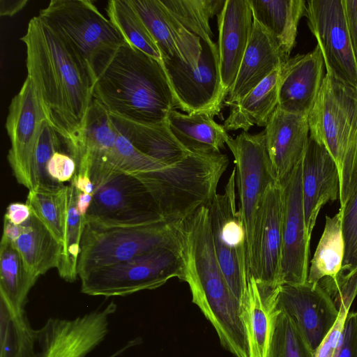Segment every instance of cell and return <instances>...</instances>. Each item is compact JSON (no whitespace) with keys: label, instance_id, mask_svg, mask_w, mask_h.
<instances>
[{"label":"cell","instance_id":"d6986e66","mask_svg":"<svg viewBox=\"0 0 357 357\" xmlns=\"http://www.w3.org/2000/svg\"><path fill=\"white\" fill-rule=\"evenodd\" d=\"M117 132L110 114L93 100L74 146L76 173L89 175L94 188L119 173L114 160Z\"/></svg>","mask_w":357,"mask_h":357},{"label":"cell","instance_id":"52a82bcc","mask_svg":"<svg viewBox=\"0 0 357 357\" xmlns=\"http://www.w3.org/2000/svg\"><path fill=\"white\" fill-rule=\"evenodd\" d=\"M89 73L92 82L98 62L126 41L109 18L89 0H52L40 10Z\"/></svg>","mask_w":357,"mask_h":357},{"label":"cell","instance_id":"d590c367","mask_svg":"<svg viewBox=\"0 0 357 357\" xmlns=\"http://www.w3.org/2000/svg\"><path fill=\"white\" fill-rule=\"evenodd\" d=\"M169 13L201 41L213 43L210 20L221 11L224 0H160Z\"/></svg>","mask_w":357,"mask_h":357},{"label":"cell","instance_id":"f6af8a7d","mask_svg":"<svg viewBox=\"0 0 357 357\" xmlns=\"http://www.w3.org/2000/svg\"><path fill=\"white\" fill-rule=\"evenodd\" d=\"M347 26L357 61V0H342Z\"/></svg>","mask_w":357,"mask_h":357},{"label":"cell","instance_id":"277c9868","mask_svg":"<svg viewBox=\"0 0 357 357\" xmlns=\"http://www.w3.org/2000/svg\"><path fill=\"white\" fill-rule=\"evenodd\" d=\"M228 164L222 153H191L174 165L130 174L146 188L164 220L183 222L213 200Z\"/></svg>","mask_w":357,"mask_h":357},{"label":"cell","instance_id":"8fae6325","mask_svg":"<svg viewBox=\"0 0 357 357\" xmlns=\"http://www.w3.org/2000/svg\"><path fill=\"white\" fill-rule=\"evenodd\" d=\"M86 222L139 225L164 220L151 194L135 176L119 172L97 186Z\"/></svg>","mask_w":357,"mask_h":357},{"label":"cell","instance_id":"8d00e7d4","mask_svg":"<svg viewBox=\"0 0 357 357\" xmlns=\"http://www.w3.org/2000/svg\"><path fill=\"white\" fill-rule=\"evenodd\" d=\"M26 203L63 245L68 204V185L57 190L38 188L29 190Z\"/></svg>","mask_w":357,"mask_h":357},{"label":"cell","instance_id":"7402d4cb","mask_svg":"<svg viewBox=\"0 0 357 357\" xmlns=\"http://www.w3.org/2000/svg\"><path fill=\"white\" fill-rule=\"evenodd\" d=\"M324 59L317 45L310 52L289 57L280 68L278 107L308 115L324 79Z\"/></svg>","mask_w":357,"mask_h":357},{"label":"cell","instance_id":"ab89813d","mask_svg":"<svg viewBox=\"0 0 357 357\" xmlns=\"http://www.w3.org/2000/svg\"><path fill=\"white\" fill-rule=\"evenodd\" d=\"M66 137L47 119L43 121L33 160L34 190H57L65 186L51 179L47 172V165L52 155L62 145Z\"/></svg>","mask_w":357,"mask_h":357},{"label":"cell","instance_id":"4dcf8cb0","mask_svg":"<svg viewBox=\"0 0 357 357\" xmlns=\"http://www.w3.org/2000/svg\"><path fill=\"white\" fill-rule=\"evenodd\" d=\"M280 68L230 106L229 114L223 123L227 131L242 129L247 132L255 125L266 126L278 105Z\"/></svg>","mask_w":357,"mask_h":357},{"label":"cell","instance_id":"1f68e13d","mask_svg":"<svg viewBox=\"0 0 357 357\" xmlns=\"http://www.w3.org/2000/svg\"><path fill=\"white\" fill-rule=\"evenodd\" d=\"M36 278L14 244L2 235L0 245V300L16 310H24Z\"/></svg>","mask_w":357,"mask_h":357},{"label":"cell","instance_id":"ac0fdd59","mask_svg":"<svg viewBox=\"0 0 357 357\" xmlns=\"http://www.w3.org/2000/svg\"><path fill=\"white\" fill-rule=\"evenodd\" d=\"M277 307L295 321L314 354L335 324L339 310L330 295L318 283L282 284Z\"/></svg>","mask_w":357,"mask_h":357},{"label":"cell","instance_id":"4316f807","mask_svg":"<svg viewBox=\"0 0 357 357\" xmlns=\"http://www.w3.org/2000/svg\"><path fill=\"white\" fill-rule=\"evenodd\" d=\"M253 19L269 33L287 60L295 46L298 26L305 15L304 0H248Z\"/></svg>","mask_w":357,"mask_h":357},{"label":"cell","instance_id":"bcb514c9","mask_svg":"<svg viewBox=\"0 0 357 357\" xmlns=\"http://www.w3.org/2000/svg\"><path fill=\"white\" fill-rule=\"evenodd\" d=\"M31 212V208L27 203H11L7 207L4 220L15 225H21L29 219Z\"/></svg>","mask_w":357,"mask_h":357},{"label":"cell","instance_id":"ee69618b","mask_svg":"<svg viewBox=\"0 0 357 357\" xmlns=\"http://www.w3.org/2000/svg\"><path fill=\"white\" fill-rule=\"evenodd\" d=\"M333 357H357V312L348 313Z\"/></svg>","mask_w":357,"mask_h":357},{"label":"cell","instance_id":"cb8c5ba5","mask_svg":"<svg viewBox=\"0 0 357 357\" xmlns=\"http://www.w3.org/2000/svg\"><path fill=\"white\" fill-rule=\"evenodd\" d=\"M264 130L273 171L280 183L303 158L310 138L308 115L277 107Z\"/></svg>","mask_w":357,"mask_h":357},{"label":"cell","instance_id":"30bf717a","mask_svg":"<svg viewBox=\"0 0 357 357\" xmlns=\"http://www.w3.org/2000/svg\"><path fill=\"white\" fill-rule=\"evenodd\" d=\"M202 53L196 68L179 60H165L164 66L177 109L187 114L213 117L220 113L225 97L220 72L218 45L201 41Z\"/></svg>","mask_w":357,"mask_h":357},{"label":"cell","instance_id":"836d02e7","mask_svg":"<svg viewBox=\"0 0 357 357\" xmlns=\"http://www.w3.org/2000/svg\"><path fill=\"white\" fill-rule=\"evenodd\" d=\"M36 329L25 310L0 300V357H39Z\"/></svg>","mask_w":357,"mask_h":357},{"label":"cell","instance_id":"83f0119b","mask_svg":"<svg viewBox=\"0 0 357 357\" xmlns=\"http://www.w3.org/2000/svg\"><path fill=\"white\" fill-rule=\"evenodd\" d=\"M167 123L176 139L192 153H218L230 137L223 125L206 114L169 112Z\"/></svg>","mask_w":357,"mask_h":357},{"label":"cell","instance_id":"8992f818","mask_svg":"<svg viewBox=\"0 0 357 357\" xmlns=\"http://www.w3.org/2000/svg\"><path fill=\"white\" fill-rule=\"evenodd\" d=\"M183 222L165 220L139 225L86 222L77 261L78 277L160 248L183 250Z\"/></svg>","mask_w":357,"mask_h":357},{"label":"cell","instance_id":"d4e9b609","mask_svg":"<svg viewBox=\"0 0 357 357\" xmlns=\"http://www.w3.org/2000/svg\"><path fill=\"white\" fill-rule=\"evenodd\" d=\"M286 61L273 38L253 19L247 48L225 103L230 107L241 100Z\"/></svg>","mask_w":357,"mask_h":357},{"label":"cell","instance_id":"484cf974","mask_svg":"<svg viewBox=\"0 0 357 357\" xmlns=\"http://www.w3.org/2000/svg\"><path fill=\"white\" fill-rule=\"evenodd\" d=\"M278 291L259 289L250 284L248 292L241 302V314L249 357H267L279 312L277 307Z\"/></svg>","mask_w":357,"mask_h":357},{"label":"cell","instance_id":"e0dca14e","mask_svg":"<svg viewBox=\"0 0 357 357\" xmlns=\"http://www.w3.org/2000/svg\"><path fill=\"white\" fill-rule=\"evenodd\" d=\"M301 174V161L280 182L282 191V284H303L307 280L310 238L305 224Z\"/></svg>","mask_w":357,"mask_h":357},{"label":"cell","instance_id":"4fadbf2b","mask_svg":"<svg viewBox=\"0 0 357 357\" xmlns=\"http://www.w3.org/2000/svg\"><path fill=\"white\" fill-rule=\"evenodd\" d=\"M282 191L275 182L256 214L250 247L251 282L256 288L278 291L282 285Z\"/></svg>","mask_w":357,"mask_h":357},{"label":"cell","instance_id":"603a6c76","mask_svg":"<svg viewBox=\"0 0 357 357\" xmlns=\"http://www.w3.org/2000/svg\"><path fill=\"white\" fill-rule=\"evenodd\" d=\"M217 17L220 72L228 95L248 46L253 15L248 0H225Z\"/></svg>","mask_w":357,"mask_h":357},{"label":"cell","instance_id":"44dd1931","mask_svg":"<svg viewBox=\"0 0 357 357\" xmlns=\"http://www.w3.org/2000/svg\"><path fill=\"white\" fill-rule=\"evenodd\" d=\"M157 43L165 60L196 68L202 53L199 38L188 31L160 0H129Z\"/></svg>","mask_w":357,"mask_h":357},{"label":"cell","instance_id":"f546056e","mask_svg":"<svg viewBox=\"0 0 357 357\" xmlns=\"http://www.w3.org/2000/svg\"><path fill=\"white\" fill-rule=\"evenodd\" d=\"M21 225L20 236L12 243L29 270L38 278L49 270L57 268L63 243L33 211L29 219Z\"/></svg>","mask_w":357,"mask_h":357},{"label":"cell","instance_id":"7a4b0ae2","mask_svg":"<svg viewBox=\"0 0 357 357\" xmlns=\"http://www.w3.org/2000/svg\"><path fill=\"white\" fill-rule=\"evenodd\" d=\"M93 97L109 114L146 124L177 109L164 64L126 42L96 64Z\"/></svg>","mask_w":357,"mask_h":357},{"label":"cell","instance_id":"5bb4252c","mask_svg":"<svg viewBox=\"0 0 357 357\" xmlns=\"http://www.w3.org/2000/svg\"><path fill=\"white\" fill-rule=\"evenodd\" d=\"M305 16L317 40L326 74L357 89V61L342 0H310Z\"/></svg>","mask_w":357,"mask_h":357},{"label":"cell","instance_id":"5b68a950","mask_svg":"<svg viewBox=\"0 0 357 357\" xmlns=\"http://www.w3.org/2000/svg\"><path fill=\"white\" fill-rule=\"evenodd\" d=\"M308 121L310 135L336 164L343 208L357 182V89L326 73Z\"/></svg>","mask_w":357,"mask_h":357},{"label":"cell","instance_id":"7c38bea8","mask_svg":"<svg viewBox=\"0 0 357 357\" xmlns=\"http://www.w3.org/2000/svg\"><path fill=\"white\" fill-rule=\"evenodd\" d=\"M226 144L234 158L238 208L245 227L250 253L257 212L269 187L278 181L268 153L264 130L257 134L243 131L234 138L229 137Z\"/></svg>","mask_w":357,"mask_h":357},{"label":"cell","instance_id":"ffe728a7","mask_svg":"<svg viewBox=\"0 0 357 357\" xmlns=\"http://www.w3.org/2000/svg\"><path fill=\"white\" fill-rule=\"evenodd\" d=\"M302 195L308 236L321 207L339 198L340 180L336 164L327 149L310 135L301 160Z\"/></svg>","mask_w":357,"mask_h":357},{"label":"cell","instance_id":"d6a6232c","mask_svg":"<svg viewBox=\"0 0 357 357\" xmlns=\"http://www.w3.org/2000/svg\"><path fill=\"white\" fill-rule=\"evenodd\" d=\"M342 217L341 208L333 217L326 216L324 229L308 270L307 282L310 284H318L326 277L334 278L342 270L344 256Z\"/></svg>","mask_w":357,"mask_h":357},{"label":"cell","instance_id":"9a60e30c","mask_svg":"<svg viewBox=\"0 0 357 357\" xmlns=\"http://www.w3.org/2000/svg\"><path fill=\"white\" fill-rule=\"evenodd\" d=\"M116 309L112 301L73 319L49 318L36 330L39 357H86L105 339Z\"/></svg>","mask_w":357,"mask_h":357},{"label":"cell","instance_id":"7bdbcfd3","mask_svg":"<svg viewBox=\"0 0 357 357\" xmlns=\"http://www.w3.org/2000/svg\"><path fill=\"white\" fill-rule=\"evenodd\" d=\"M352 303L353 301L347 299H341L335 302V305L339 310L338 317L319 347L314 357H333Z\"/></svg>","mask_w":357,"mask_h":357},{"label":"cell","instance_id":"6da1fadb","mask_svg":"<svg viewBox=\"0 0 357 357\" xmlns=\"http://www.w3.org/2000/svg\"><path fill=\"white\" fill-rule=\"evenodd\" d=\"M21 40L26 47L27 77L46 119L75 145L93 100L89 73L39 15L30 20Z\"/></svg>","mask_w":357,"mask_h":357},{"label":"cell","instance_id":"3957f363","mask_svg":"<svg viewBox=\"0 0 357 357\" xmlns=\"http://www.w3.org/2000/svg\"><path fill=\"white\" fill-rule=\"evenodd\" d=\"M184 281L192 301L215 330L221 345L235 357H249L241 303L218 262L208 209L202 206L183 222Z\"/></svg>","mask_w":357,"mask_h":357},{"label":"cell","instance_id":"2e32d148","mask_svg":"<svg viewBox=\"0 0 357 357\" xmlns=\"http://www.w3.org/2000/svg\"><path fill=\"white\" fill-rule=\"evenodd\" d=\"M46 119L34 86L26 77L8 107L6 129L10 141L7 158L17 182L35 189L33 160L41 124Z\"/></svg>","mask_w":357,"mask_h":357},{"label":"cell","instance_id":"9c48e42d","mask_svg":"<svg viewBox=\"0 0 357 357\" xmlns=\"http://www.w3.org/2000/svg\"><path fill=\"white\" fill-rule=\"evenodd\" d=\"M236 203L234 168L223 192L217 193L207 208L218 262L241 303L248 292L251 271L246 230Z\"/></svg>","mask_w":357,"mask_h":357},{"label":"cell","instance_id":"f35d334b","mask_svg":"<svg viewBox=\"0 0 357 357\" xmlns=\"http://www.w3.org/2000/svg\"><path fill=\"white\" fill-rule=\"evenodd\" d=\"M294 319L279 310L267 357H314Z\"/></svg>","mask_w":357,"mask_h":357},{"label":"cell","instance_id":"74e56055","mask_svg":"<svg viewBox=\"0 0 357 357\" xmlns=\"http://www.w3.org/2000/svg\"><path fill=\"white\" fill-rule=\"evenodd\" d=\"M85 223V218L81 215L77 208L75 187L70 182L68 185L65 241L61 258L57 267L59 276L68 282H73L78 276L77 261Z\"/></svg>","mask_w":357,"mask_h":357},{"label":"cell","instance_id":"7dc6e473","mask_svg":"<svg viewBox=\"0 0 357 357\" xmlns=\"http://www.w3.org/2000/svg\"><path fill=\"white\" fill-rule=\"evenodd\" d=\"M27 3L26 0H1L0 14L1 16H13L22 10Z\"/></svg>","mask_w":357,"mask_h":357},{"label":"cell","instance_id":"e575fe53","mask_svg":"<svg viewBox=\"0 0 357 357\" xmlns=\"http://www.w3.org/2000/svg\"><path fill=\"white\" fill-rule=\"evenodd\" d=\"M107 13L127 43L164 64L157 43L129 0L109 1Z\"/></svg>","mask_w":357,"mask_h":357},{"label":"cell","instance_id":"f1b7e54d","mask_svg":"<svg viewBox=\"0 0 357 357\" xmlns=\"http://www.w3.org/2000/svg\"><path fill=\"white\" fill-rule=\"evenodd\" d=\"M110 116L118 130L138 150L167 166L180 162L191 153L173 136L167 121L146 124Z\"/></svg>","mask_w":357,"mask_h":357},{"label":"cell","instance_id":"c3c4849f","mask_svg":"<svg viewBox=\"0 0 357 357\" xmlns=\"http://www.w3.org/2000/svg\"><path fill=\"white\" fill-rule=\"evenodd\" d=\"M75 191L77 208L81 215L85 218L91 206L93 195L77 191L75 188Z\"/></svg>","mask_w":357,"mask_h":357},{"label":"cell","instance_id":"b9f144b4","mask_svg":"<svg viewBox=\"0 0 357 357\" xmlns=\"http://www.w3.org/2000/svg\"><path fill=\"white\" fill-rule=\"evenodd\" d=\"M342 232L344 256L342 270L345 273L357 271V182L343 208Z\"/></svg>","mask_w":357,"mask_h":357},{"label":"cell","instance_id":"60d3db41","mask_svg":"<svg viewBox=\"0 0 357 357\" xmlns=\"http://www.w3.org/2000/svg\"><path fill=\"white\" fill-rule=\"evenodd\" d=\"M117 131L114 160L119 172L135 174L168 167L141 152L118 129Z\"/></svg>","mask_w":357,"mask_h":357},{"label":"cell","instance_id":"ba28073f","mask_svg":"<svg viewBox=\"0 0 357 357\" xmlns=\"http://www.w3.org/2000/svg\"><path fill=\"white\" fill-rule=\"evenodd\" d=\"M185 275L183 250L160 248L126 261L91 269L79 278L83 294L110 297L155 289L173 278L184 281Z\"/></svg>","mask_w":357,"mask_h":357}]
</instances>
